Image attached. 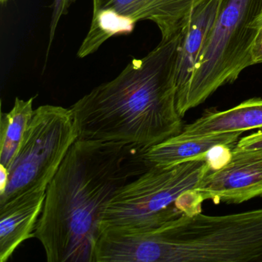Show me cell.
Wrapping results in <instances>:
<instances>
[{
  "instance_id": "6da1fadb",
  "label": "cell",
  "mask_w": 262,
  "mask_h": 262,
  "mask_svg": "<svg viewBox=\"0 0 262 262\" xmlns=\"http://www.w3.org/2000/svg\"><path fill=\"white\" fill-rule=\"evenodd\" d=\"M148 148L77 139L46 191L35 237L49 262H95L104 211L116 193L152 165Z\"/></svg>"
},
{
  "instance_id": "7a4b0ae2",
  "label": "cell",
  "mask_w": 262,
  "mask_h": 262,
  "mask_svg": "<svg viewBox=\"0 0 262 262\" xmlns=\"http://www.w3.org/2000/svg\"><path fill=\"white\" fill-rule=\"evenodd\" d=\"M182 30L71 107L79 137L151 148L183 129L176 105V67Z\"/></svg>"
},
{
  "instance_id": "3957f363",
  "label": "cell",
  "mask_w": 262,
  "mask_h": 262,
  "mask_svg": "<svg viewBox=\"0 0 262 262\" xmlns=\"http://www.w3.org/2000/svg\"><path fill=\"white\" fill-rule=\"evenodd\" d=\"M211 164L208 154L171 166H151L108 202L101 233L112 228H152L182 214L202 211V202L193 191Z\"/></svg>"
},
{
  "instance_id": "277c9868",
  "label": "cell",
  "mask_w": 262,
  "mask_h": 262,
  "mask_svg": "<svg viewBox=\"0 0 262 262\" xmlns=\"http://www.w3.org/2000/svg\"><path fill=\"white\" fill-rule=\"evenodd\" d=\"M159 228L161 262H262V208L225 215L182 214Z\"/></svg>"
},
{
  "instance_id": "5b68a950",
  "label": "cell",
  "mask_w": 262,
  "mask_h": 262,
  "mask_svg": "<svg viewBox=\"0 0 262 262\" xmlns=\"http://www.w3.org/2000/svg\"><path fill=\"white\" fill-rule=\"evenodd\" d=\"M262 0H220L217 15L201 50L183 103V118L219 88L237 80L252 65L251 50L261 25Z\"/></svg>"
},
{
  "instance_id": "8992f818",
  "label": "cell",
  "mask_w": 262,
  "mask_h": 262,
  "mask_svg": "<svg viewBox=\"0 0 262 262\" xmlns=\"http://www.w3.org/2000/svg\"><path fill=\"white\" fill-rule=\"evenodd\" d=\"M78 137L70 108L44 105L35 110L8 168L0 205L28 191L47 189Z\"/></svg>"
},
{
  "instance_id": "52a82bcc",
  "label": "cell",
  "mask_w": 262,
  "mask_h": 262,
  "mask_svg": "<svg viewBox=\"0 0 262 262\" xmlns=\"http://www.w3.org/2000/svg\"><path fill=\"white\" fill-rule=\"evenodd\" d=\"M206 0H93L88 34L78 57L93 54L110 38L128 34L141 21L154 23L162 39L177 34L187 25L193 11Z\"/></svg>"
},
{
  "instance_id": "ba28073f",
  "label": "cell",
  "mask_w": 262,
  "mask_h": 262,
  "mask_svg": "<svg viewBox=\"0 0 262 262\" xmlns=\"http://www.w3.org/2000/svg\"><path fill=\"white\" fill-rule=\"evenodd\" d=\"M202 201L240 204L262 196V150L233 147L217 167L210 165L194 189Z\"/></svg>"
},
{
  "instance_id": "9c48e42d",
  "label": "cell",
  "mask_w": 262,
  "mask_h": 262,
  "mask_svg": "<svg viewBox=\"0 0 262 262\" xmlns=\"http://www.w3.org/2000/svg\"><path fill=\"white\" fill-rule=\"evenodd\" d=\"M47 189L28 191L0 205V260L5 262L35 229L43 208Z\"/></svg>"
},
{
  "instance_id": "30bf717a",
  "label": "cell",
  "mask_w": 262,
  "mask_h": 262,
  "mask_svg": "<svg viewBox=\"0 0 262 262\" xmlns=\"http://www.w3.org/2000/svg\"><path fill=\"white\" fill-rule=\"evenodd\" d=\"M219 3L220 0H206L199 5L182 30L176 67L177 110L183 103L201 50L215 19Z\"/></svg>"
},
{
  "instance_id": "8fae6325",
  "label": "cell",
  "mask_w": 262,
  "mask_h": 262,
  "mask_svg": "<svg viewBox=\"0 0 262 262\" xmlns=\"http://www.w3.org/2000/svg\"><path fill=\"white\" fill-rule=\"evenodd\" d=\"M262 128V99L252 98L225 111L205 110L199 119L188 125L177 136L198 137L227 133H245Z\"/></svg>"
},
{
  "instance_id": "7c38bea8",
  "label": "cell",
  "mask_w": 262,
  "mask_h": 262,
  "mask_svg": "<svg viewBox=\"0 0 262 262\" xmlns=\"http://www.w3.org/2000/svg\"><path fill=\"white\" fill-rule=\"evenodd\" d=\"M243 133H227L198 137L176 136L148 148L147 161L152 166L167 167L205 157L219 147L232 148Z\"/></svg>"
},
{
  "instance_id": "4fadbf2b",
  "label": "cell",
  "mask_w": 262,
  "mask_h": 262,
  "mask_svg": "<svg viewBox=\"0 0 262 262\" xmlns=\"http://www.w3.org/2000/svg\"><path fill=\"white\" fill-rule=\"evenodd\" d=\"M34 97L28 100L16 98L9 113L0 119V165L10 168L20 147L24 133L34 113Z\"/></svg>"
},
{
  "instance_id": "5bb4252c",
  "label": "cell",
  "mask_w": 262,
  "mask_h": 262,
  "mask_svg": "<svg viewBox=\"0 0 262 262\" xmlns=\"http://www.w3.org/2000/svg\"><path fill=\"white\" fill-rule=\"evenodd\" d=\"M76 0H53L52 5L53 13H52L51 21L50 25V39H49L48 48H47V58H48L49 53L52 44L54 40L56 35V29L59 20L62 16L68 13L69 10L72 4L75 3Z\"/></svg>"
},
{
  "instance_id": "9a60e30c",
  "label": "cell",
  "mask_w": 262,
  "mask_h": 262,
  "mask_svg": "<svg viewBox=\"0 0 262 262\" xmlns=\"http://www.w3.org/2000/svg\"><path fill=\"white\" fill-rule=\"evenodd\" d=\"M235 146L243 150H262V128L239 139Z\"/></svg>"
},
{
  "instance_id": "2e32d148",
  "label": "cell",
  "mask_w": 262,
  "mask_h": 262,
  "mask_svg": "<svg viewBox=\"0 0 262 262\" xmlns=\"http://www.w3.org/2000/svg\"><path fill=\"white\" fill-rule=\"evenodd\" d=\"M251 57L252 65L262 63V24L253 42Z\"/></svg>"
},
{
  "instance_id": "e0dca14e",
  "label": "cell",
  "mask_w": 262,
  "mask_h": 262,
  "mask_svg": "<svg viewBox=\"0 0 262 262\" xmlns=\"http://www.w3.org/2000/svg\"><path fill=\"white\" fill-rule=\"evenodd\" d=\"M9 180V170L6 167L0 165V193L5 190Z\"/></svg>"
},
{
  "instance_id": "ac0fdd59",
  "label": "cell",
  "mask_w": 262,
  "mask_h": 262,
  "mask_svg": "<svg viewBox=\"0 0 262 262\" xmlns=\"http://www.w3.org/2000/svg\"><path fill=\"white\" fill-rule=\"evenodd\" d=\"M0 1H1L2 4H5V3H7L8 0H0Z\"/></svg>"
},
{
  "instance_id": "d6986e66",
  "label": "cell",
  "mask_w": 262,
  "mask_h": 262,
  "mask_svg": "<svg viewBox=\"0 0 262 262\" xmlns=\"http://www.w3.org/2000/svg\"><path fill=\"white\" fill-rule=\"evenodd\" d=\"M260 21H261V23H262V14H261V17H260Z\"/></svg>"
}]
</instances>
